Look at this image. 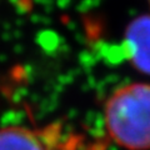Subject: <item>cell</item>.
Listing matches in <instances>:
<instances>
[{
  "label": "cell",
  "instance_id": "cell-1",
  "mask_svg": "<svg viewBox=\"0 0 150 150\" xmlns=\"http://www.w3.org/2000/svg\"><path fill=\"white\" fill-rule=\"evenodd\" d=\"M110 138L126 150L150 149V84L133 83L111 94L105 105Z\"/></svg>",
  "mask_w": 150,
  "mask_h": 150
},
{
  "label": "cell",
  "instance_id": "cell-3",
  "mask_svg": "<svg viewBox=\"0 0 150 150\" xmlns=\"http://www.w3.org/2000/svg\"><path fill=\"white\" fill-rule=\"evenodd\" d=\"M0 150H51V145L44 133L10 126L0 130Z\"/></svg>",
  "mask_w": 150,
  "mask_h": 150
},
{
  "label": "cell",
  "instance_id": "cell-2",
  "mask_svg": "<svg viewBox=\"0 0 150 150\" xmlns=\"http://www.w3.org/2000/svg\"><path fill=\"white\" fill-rule=\"evenodd\" d=\"M124 51L135 69L150 75V14L129 23L124 35Z\"/></svg>",
  "mask_w": 150,
  "mask_h": 150
},
{
  "label": "cell",
  "instance_id": "cell-4",
  "mask_svg": "<svg viewBox=\"0 0 150 150\" xmlns=\"http://www.w3.org/2000/svg\"><path fill=\"white\" fill-rule=\"evenodd\" d=\"M149 3H150V0H149Z\"/></svg>",
  "mask_w": 150,
  "mask_h": 150
}]
</instances>
